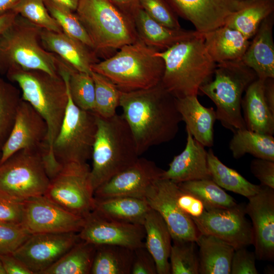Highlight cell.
<instances>
[{
    "label": "cell",
    "instance_id": "680465c9",
    "mask_svg": "<svg viewBox=\"0 0 274 274\" xmlns=\"http://www.w3.org/2000/svg\"><path fill=\"white\" fill-rule=\"evenodd\" d=\"M0 157H1V153H0Z\"/></svg>",
    "mask_w": 274,
    "mask_h": 274
},
{
    "label": "cell",
    "instance_id": "11a10c76",
    "mask_svg": "<svg viewBox=\"0 0 274 274\" xmlns=\"http://www.w3.org/2000/svg\"><path fill=\"white\" fill-rule=\"evenodd\" d=\"M20 0H0V14L11 10Z\"/></svg>",
    "mask_w": 274,
    "mask_h": 274
},
{
    "label": "cell",
    "instance_id": "7a4b0ae2",
    "mask_svg": "<svg viewBox=\"0 0 274 274\" xmlns=\"http://www.w3.org/2000/svg\"><path fill=\"white\" fill-rule=\"evenodd\" d=\"M10 80L19 85L22 100L41 115L48 127L43 162L48 169L56 168L59 163L53 153V145L61 126L68 103L65 82L61 76L40 70L12 68L6 73Z\"/></svg>",
    "mask_w": 274,
    "mask_h": 274
},
{
    "label": "cell",
    "instance_id": "836d02e7",
    "mask_svg": "<svg viewBox=\"0 0 274 274\" xmlns=\"http://www.w3.org/2000/svg\"><path fill=\"white\" fill-rule=\"evenodd\" d=\"M134 250L117 245L96 246L91 274H130Z\"/></svg>",
    "mask_w": 274,
    "mask_h": 274
},
{
    "label": "cell",
    "instance_id": "60d3db41",
    "mask_svg": "<svg viewBox=\"0 0 274 274\" xmlns=\"http://www.w3.org/2000/svg\"><path fill=\"white\" fill-rule=\"evenodd\" d=\"M21 100L19 90L0 78V149L12 129Z\"/></svg>",
    "mask_w": 274,
    "mask_h": 274
},
{
    "label": "cell",
    "instance_id": "ee69618b",
    "mask_svg": "<svg viewBox=\"0 0 274 274\" xmlns=\"http://www.w3.org/2000/svg\"><path fill=\"white\" fill-rule=\"evenodd\" d=\"M139 4L157 22L172 29L182 28L177 15L165 0H139Z\"/></svg>",
    "mask_w": 274,
    "mask_h": 274
},
{
    "label": "cell",
    "instance_id": "83f0119b",
    "mask_svg": "<svg viewBox=\"0 0 274 274\" xmlns=\"http://www.w3.org/2000/svg\"><path fill=\"white\" fill-rule=\"evenodd\" d=\"M145 231V247L154 258L157 274H170L169 261L172 237L160 215L150 208L143 223Z\"/></svg>",
    "mask_w": 274,
    "mask_h": 274
},
{
    "label": "cell",
    "instance_id": "816d5d0a",
    "mask_svg": "<svg viewBox=\"0 0 274 274\" xmlns=\"http://www.w3.org/2000/svg\"><path fill=\"white\" fill-rule=\"evenodd\" d=\"M122 11L131 17L140 8L139 0H110Z\"/></svg>",
    "mask_w": 274,
    "mask_h": 274
},
{
    "label": "cell",
    "instance_id": "74e56055",
    "mask_svg": "<svg viewBox=\"0 0 274 274\" xmlns=\"http://www.w3.org/2000/svg\"><path fill=\"white\" fill-rule=\"evenodd\" d=\"M95 88V107L93 112L104 118H111L119 106L121 91L108 79L92 72Z\"/></svg>",
    "mask_w": 274,
    "mask_h": 274
},
{
    "label": "cell",
    "instance_id": "ab89813d",
    "mask_svg": "<svg viewBox=\"0 0 274 274\" xmlns=\"http://www.w3.org/2000/svg\"><path fill=\"white\" fill-rule=\"evenodd\" d=\"M169 260L172 274H199L197 244L192 241H173Z\"/></svg>",
    "mask_w": 274,
    "mask_h": 274
},
{
    "label": "cell",
    "instance_id": "f35d334b",
    "mask_svg": "<svg viewBox=\"0 0 274 274\" xmlns=\"http://www.w3.org/2000/svg\"><path fill=\"white\" fill-rule=\"evenodd\" d=\"M44 3L48 12L56 20L63 32L81 42L94 51L91 40L75 12L52 0H44Z\"/></svg>",
    "mask_w": 274,
    "mask_h": 274
},
{
    "label": "cell",
    "instance_id": "1f68e13d",
    "mask_svg": "<svg viewBox=\"0 0 274 274\" xmlns=\"http://www.w3.org/2000/svg\"><path fill=\"white\" fill-rule=\"evenodd\" d=\"M58 72L74 104L82 110L93 112L95 88L91 74L75 70L59 57Z\"/></svg>",
    "mask_w": 274,
    "mask_h": 274
},
{
    "label": "cell",
    "instance_id": "9c48e42d",
    "mask_svg": "<svg viewBox=\"0 0 274 274\" xmlns=\"http://www.w3.org/2000/svg\"><path fill=\"white\" fill-rule=\"evenodd\" d=\"M42 149H23L0 164V195L24 201L44 194L50 182Z\"/></svg>",
    "mask_w": 274,
    "mask_h": 274
},
{
    "label": "cell",
    "instance_id": "d590c367",
    "mask_svg": "<svg viewBox=\"0 0 274 274\" xmlns=\"http://www.w3.org/2000/svg\"><path fill=\"white\" fill-rule=\"evenodd\" d=\"M96 248L80 239L42 274H89Z\"/></svg>",
    "mask_w": 274,
    "mask_h": 274
},
{
    "label": "cell",
    "instance_id": "484cf974",
    "mask_svg": "<svg viewBox=\"0 0 274 274\" xmlns=\"http://www.w3.org/2000/svg\"><path fill=\"white\" fill-rule=\"evenodd\" d=\"M202 34L206 48L216 64L242 61L250 44L242 33L225 25Z\"/></svg>",
    "mask_w": 274,
    "mask_h": 274
},
{
    "label": "cell",
    "instance_id": "6da1fadb",
    "mask_svg": "<svg viewBox=\"0 0 274 274\" xmlns=\"http://www.w3.org/2000/svg\"><path fill=\"white\" fill-rule=\"evenodd\" d=\"M119 106L139 156L153 146L173 140L182 121L176 98L161 82L148 89L121 92Z\"/></svg>",
    "mask_w": 274,
    "mask_h": 274
},
{
    "label": "cell",
    "instance_id": "f5cc1de1",
    "mask_svg": "<svg viewBox=\"0 0 274 274\" xmlns=\"http://www.w3.org/2000/svg\"><path fill=\"white\" fill-rule=\"evenodd\" d=\"M264 94L268 107L274 113V78H269L265 79Z\"/></svg>",
    "mask_w": 274,
    "mask_h": 274
},
{
    "label": "cell",
    "instance_id": "f1b7e54d",
    "mask_svg": "<svg viewBox=\"0 0 274 274\" xmlns=\"http://www.w3.org/2000/svg\"><path fill=\"white\" fill-rule=\"evenodd\" d=\"M150 209L145 199L115 196L103 198L94 197L92 211L108 219L143 225Z\"/></svg>",
    "mask_w": 274,
    "mask_h": 274
},
{
    "label": "cell",
    "instance_id": "ac0fdd59",
    "mask_svg": "<svg viewBox=\"0 0 274 274\" xmlns=\"http://www.w3.org/2000/svg\"><path fill=\"white\" fill-rule=\"evenodd\" d=\"M47 134L44 119L21 98L12 129L1 149L0 164L21 150L42 149L44 152Z\"/></svg>",
    "mask_w": 274,
    "mask_h": 274
},
{
    "label": "cell",
    "instance_id": "ffe728a7",
    "mask_svg": "<svg viewBox=\"0 0 274 274\" xmlns=\"http://www.w3.org/2000/svg\"><path fill=\"white\" fill-rule=\"evenodd\" d=\"M176 13L203 33L225 25L246 0H165Z\"/></svg>",
    "mask_w": 274,
    "mask_h": 274
},
{
    "label": "cell",
    "instance_id": "f907efd6",
    "mask_svg": "<svg viewBox=\"0 0 274 274\" xmlns=\"http://www.w3.org/2000/svg\"><path fill=\"white\" fill-rule=\"evenodd\" d=\"M0 259L6 274H33L32 271L13 254L1 255Z\"/></svg>",
    "mask_w": 274,
    "mask_h": 274
},
{
    "label": "cell",
    "instance_id": "9f6ffc18",
    "mask_svg": "<svg viewBox=\"0 0 274 274\" xmlns=\"http://www.w3.org/2000/svg\"><path fill=\"white\" fill-rule=\"evenodd\" d=\"M54 2L62 5L71 10L75 12L79 0H52Z\"/></svg>",
    "mask_w": 274,
    "mask_h": 274
},
{
    "label": "cell",
    "instance_id": "e575fe53",
    "mask_svg": "<svg viewBox=\"0 0 274 274\" xmlns=\"http://www.w3.org/2000/svg\"><path fill=\"white\" fill-rule=\"evenodd\" d=\"M208 165L211 179L222 188L249 198L261 188V184L251 183L236 170L223 163L211 149L208 151Z\"/></svg>",
    "mask_w": 274,
    "mask_h": 274
},
{
    "label": "cell",
    "instance_id": "7c38bea8",
    "mask_svg": "<svg viewBox=\"0 0 274 274\" xmlns=\"http://www.w3.org/2000/svg\"><path fill=\"white\" fill-rule=\"evenodd\" d=\"M246 205L205 211L197 218H191L200 234L214 236L234 249L253 245L251 223L246 217Z\"/></svg>",
    "mask_w": 274,
    "mask_h": 274
},
{
    "label": "cell",
    "instance_id": "b9f144b4",
    "mask_svg": "<svg viewBox=\"0 0 274 274\" xmlns=\"http://www.w3.org/2000/svg\"><path fill=\"white\" fill-rule=\"evenodd\" d=\"M11 11L42 29L63 32L48 12L44 0H20Z\"/></svg>",
    "mask_w": 274,
    "mask_h": 274
},
{
    "label": "cell",
    "instance_id": "e0dca14e",
    "mask_svg": "<svg viewBox=\"0 0 274 274\" xmlns=\"http://www.w3.org/2000/svg\"><path fill=\"white\" fill-rule=\"evenodd\" d=\"M163 172L153 161L139 158L132 165L96 188L94 197L128 196L144 199L148 190L161 179Z\"/></svg>",
    "mask_w": 274,
    "mask_h": 274
},
{
    "label": "cell",
    "instance_id": "8d00e7d4",
    "mask_svg": "<svg viewBox=\"0 0 274 274\" xmlns=\"http://www.w3.org/2000/svg\"><path fill=\"white\" fill-rule=\"evenodd\" d=\"M183 190L197 197L206 211L235 206V200L211 179L189 181L177 184Z\"/></svg>",
    "mask_w": 274,
    "mask_h": 274
},
{
    "label": "cell",
    "instance_id": "8fae6325",
    "mask_svg": "<svg viewBox=\"0 0 274 274\" xmlns=\"http://www.w3.org/2000/svg\"><path fill=\"white\" fill-rule=\"evenodd\" d=\"M87 162L63 165L43 194L66 211L84 218L93 211L94 189Z\"/></svg>",
    "mask_w": 274,
    "mask_h": 274
},
{
    "label": "cell",
    "instance_id": "681fc988",
    "mask_svg": "<svg viewBox=\"0 0 274 274\" xmlns=\"http://www.w3.org/2000/svg\"><path fill=\"white\" fill-rule=\"evenodd\" d=\"M250 169L260 184L274 189V161L255 158L251 162Z\"/></svg>",
    "mask_w": 274,
    "mask_h": 274
},
{
    "label": "cell",
    "instance_id": "d6986e66",
    "mask_svg": "<svg viewBox=\"0 0 274 274\" xmlns=\"http://www.w3.org/2000/svg\"><path fill=\"white\" fill-rule=\"evenodd\" d=\"M248 199L245 210L252 220L256 258L272 261L274 259V189L261 185L258 192Z\"/></svg>",
    "mask_w": 274,
    "mask_h": 274
},
{
    "label": "cell",
    "instance_id": "7402d4cb",
    "mask_svg": "<svg viewBox=\"0 0 274 274\" xmlns=\"http://www.w3.org/2000/svg\"><path fill=\"white\" fill-rule=\"evenodd\" d=\"M43 47L75 70L91 74V65L99 61L95 53L79 41L63 32L42 29Z\"/></svg>",
    "mask_w": 274,
    "mask_h": 274
},
{
    "label": "cell",
    "instance_id": "7bdbcfd3",
    "mask_svg": "<svg viewBox=\"0 0 274 274\" xmlns=\"http://www.w3.org/2000/svg\"><path fill=\"white\" fill-rule=\"evenodd\" d=\"M31 234L21 225L0 222V255L13 254Z\"/></svg>",
    "mask_w": 274,
    "mask_h": 274
},
{
    "label": "cell",
    "instance_id": "5b68a950",
    "mask_svg": "<svg viewBox=\"0 0 274 274\" xmlns=\"http://www.w3.org/2000/svg\"><path fill=\"white\" fill-rule=\"evenodd\" d=\"M155 49L139 39L93 64L91 70L110 80L121 92L148 89L159 84L164 64Z\"/></svg>",
    "mask_w": 274,
    "mask_h": 274
},
{
    "label": "cell",
    "instance_id": "8992f818",
    "mask_svg": "<svg viewBox=\"0 0 274 274\" xmlns=\"http://www.w3.org/2000/svg\"><path fill=\"white\" fill-rule=\"evenodd\" d=\"M75 13L98 57L106 59L139 40L133 18L110 0H79Z\"/></svg>",
    "mask_w": 274,
    "mask_h": 274
},
{
    "label": "cell",
    "instance_id": "277c9868",
    "mask_svg": "<svg viewBox=\"0 0 274 274\" xmlns=\"http://www.w3.org/2000/svg\"><path fill=\"white\" fill-rule=\"evenodd\" d=\"M95 115L97 129L90 169L94 191L139 158L133 136L122 115L116 114L109 118Z\"/></svg>",
    "mask_w": 274,
    "mask_h": 274
},
{
    "label": "cell",
    "instance_id": "30bf717a",
    "mask_svg": "<svg viewBox=\"0 0 274 274\" xmlns=\"http://www.w3.org/2000/svg\"><path fill=\"white\" fill-rule=\"evenodd\" d=\"M67 90V105L53 145V155L62 165L87 162L91 158L97 129L95 114L77 107Z\"/></svg>",
    "mask_w": 274,
    "mask_h": 274
},
{
    "label": "cell",
    "instance_id": "2e32d148",
    "mask_svg": "<svg viewBox=\"0 0 274 274\" xmlns=\"http://www.w3.org/2000/svg\"><path fill=\"white\" fill-rule=\"evenodd\" d=\"M78 232L81 239L94 244L117 245L132 250L145 246L143 225L119 222L104 218L94 211L84 218Z\"/></svg>",
    "mask_w": 274,
    "mask_h": 274
},
{
    "label": "cell",
    "instance_id": "f6af8a7d",
    "mask_svg": "<svg viewBox=\"0 0 274 274\" xmlns=\"http://www.w3.org/2000/svg\"><path fill=\"white\" fill-rule=\"evenodd\" d=\"M254 252L246 247L234 250L231 263L230 274H257Z\"/></svg>",
    "mask_w": 274,
    "mask_h": 274
},
{
    "label": "cell",
    "instance_id": "6f0895ef",
    "mask_svg": "<svg viewBox=\"0 0 274 274\" xmlns=\"http://www.w3.org/2000/svg\"><path fill=\"white\" fill-rule=\"evenodd\" d=\"M0 274H6V272L4 269L3 263L0 259Z\"/></svg>",
    "mask_w": 274,
    "mask_h": 274
},
{
    "label": "cell",
    "instance_id": "d4e9b609",
    "mask_svg": "<svg viewBox=\"0 0 274 274\" xmlns=\"http://www.w3.org/2000/svg\"><path fill=\"white\" fill-rule=\"evenodd\" d=\"M133 20L139 39L157 51H164L201 33L196 30L166 27L152 19L141 7L133 15Z\"/></svg>",
    "mask_w": 274,
    "mask_h": 274
},
{
    "label": "cell",
    "instance_id": "603a6c76",
    "mask_svg": "<svg viewBox=\"0 0 274 274\" xmlns=\"http://www.w3.org/2000/svg\"><path fill=\"white\" fill-rule=\"evenodd\" d=\"M273 24L272 13L261 22L242 59L261 79L274 78Z\"/></svg>",
    "mask_w": 274,
    "mask_h": 274
},
{
    "label": "cell",
    "instance_id": "d6a6232c",
    "mask_svg": "<svg viewBox=\"0 0 274 274\" xmlns=\"http://www.w3.org/2000/svg\"><path fill=\"white\" fill-rule=\"evenodd\" d=\"M273 10L274 0H246L243 6L229 17L225 25L236 29L249 40Z\"/></svg>",
    "mask_w": 274,
    "mask_h": 274
},
{
    "label": "cell",
    "instance_id": "4316f807",
    "mask_svg": "<svg viewBox=\"0 0 274 274\" xmlns=\"http://www.w3.org/2000/svg\"><path fill=\"white\" fill-rule=\"evenodd\" d=\"M265 79L254 80L243 96L241 108L246 127L259 133L274 134V113L268 107L264 94Z\"/></svg>",
    "mask_w": 274,
    "mask_h": 274
},
{
    "label": "cell",
    "instance_id": "4fadbf2b",
    "mask_svg": "<svg viewBox=\"0 0 274 274\" xmlns=\"http://www.w3.org/2000/svg\"><path fill=\"white\" fill-rule=\"evenodd\" d=\"M22 225L31 234L79 232L84 218L61 208L44 195L24 201Z\"/></svg>",
    "mask_w": 274,
    "mask_h": 274
},
{
    "label": "cell",
    "instance_id": "9a60e30c",
    "mask_svg": "<svg viewBox=\"0 0 274 274\" xmlns=\"http://www.w3.org/2000/svg\"><path fill=\"white\" fill-rule=\"evenodd\" d=\"M80 239L78 232L33 233L13 254L33 274H42Z\"/></svg>",
    "mask_w": 274,
    "mask_h": 274
},
{
    "label": "cell",
    "instance_id": "5bb4252c",
    "mask_svg": "<svg viewBox=\"0 0 274 274\" xmlns=\"http://www.w3.org/2000/svg\"><path fill=\"white\" fill-rule=\"evenodd\" d=\"M177 184L159 179L150 187L144 199L166 223L173 241L196 242L200 235L192 219L179 207L175 197Z\"/></svg>",
    "mask_w": 274,
    "mask_h": 274
},
{
    "label": "cell",
    "instance_id": "7dc6e473",
    "mask_svg": "<svg viewBox=\"0 0 274 274\" xmlns=\"http://www.w3.org/2000/svg\"><path fill=\"white\" fill-rule=\"evenodd\" d=\"M175 197L179 207L191 218L200 216L206 211L200 200L193 194L181 189L177 184L175 188Z\"/></svg>",
    "mask_w": 274,
    "mask_h": 274
},
{
    "label": "cell",
    "instance_id": "db71d44e",
    "mask_svg": "<svg viewBox=\"0 0 274 274\" xmlns=\"http://www.w3.org/2000/svg\"><path fill=\"white\" fill-rule=\"evenodd\" d=\"M17 15L11 10L0 14V35L13 23Z\"/></svg>",
    "mask_w": 274,
    "mask_h": 274
},
{
    "label": "cell",
    "instance_id": "3957f363",
    "mask_svg": "<svg viewBox=\"0 0 274 274\" xmlns=\"http://www.w3.org/2000/svg\"><path fill=\"white\" fill-rule=\"evenodd\" d=\"M155 54L164 64L161 84L176 98L197 96L200 87L212 78L216 66L206 48L202 33Z\"/></svg>",
    "mask_w": 274,
    "mask_h": 274
},
{
    "label": "cell",
    "instance_id": "cb8c5ba5",
    "mask_svg": "<svg viewBox=\"0 0 274 274\" xmlns=\"http://www.w3.org/2000/svg\"><path fill=\"white\" fill-rule=\"evenodd\" d=\"M176 105L182 121L197 142L205 147L214 145V126L217 119L215 110L206 107L198 100L197 95L176 98Z\"/></svg>",
    "mask_w": 274,
    "mask_h": 274
},
{
    "label": "cell",
    "instance_id": "4dcf8cb0",
    "mask_svg": "<svg viewBox=\"0 0 274 274\" xmlns=\"http://www.w3.org/2000/svg\"><path fill=\"white\" fill-rule=\"evenodd\" d=\"M229 149L235 159L246 154L256 158L274 161V138L272 135L253 131L246 128L233 132Z\"/></svg>",
    "mask_w": 274,
    "mask_h": 274
},
{
    "label": "cell",
    "instance_id": "ba28073f",
    "mask_svg": "<svg viewBox=\"0 0 274 274\" xmlns=\"http://www.w3.org/2000/svg\"><path fill=\"white\" fill-rule=\"evenodd\" d=\"M212 78L199 89L214 103L217 119L233 133L245 128L242 112L243 95L258 78L255 73L242 61L216 64Z\"/></svg>",
    "mask_w": 274,
    "mask_h": 274
},
{
    "label": "cell",
    "instance_id": "44dd1931",
    "mask_svg": "<svg viewBox=\"0 0 274 274\" xmlns=\"http://www.w3.org/2000/svg\"><path fill=\"white\" fill-rule=\"evenodd\" d=\"M186 144L183 151L174 156L168 168L161 175V179L176 184L204 179H211L208 165V151L205 147L195 140L186 129Z\"/></svg>",
    "mask_w": 274,
    "mask_h": 274
},
{
    "label": "cell",
    "instance_id": "c3c4849f",
    "mask_svg": "<svg viewBox=\"0 0 274 274\" xmlns=\"http://www.w3.org/2000/svg\"><path fill=\"white\" fill-rule=\"evenodd\" d=\"M131 274H157L155 261L145 246L134 250Z\"/></svg>",
    "mask_w": 274,
    "mask_h": 274
},
{
    "label": "cell",
    "instance_id": "bcb514c9",
    "mask_svg": "<svg viewBox=\"0 0 274 274\" xmlns=\"http://www.w3.org/2000/svg\"><path fill=\"white\" fill-rule=\"evenodd\" d=\"M24 214V201L0 195V222L22 225Z\"/></svg>",
    "mask_w": 274,
    "mask_h": 274
},
{
    "label": "cell",
    "instance_id": "52a82bcc",
    "mask_svg": "<svg viewBox=\"0 0 274 274\" xmlns=\"http://www.w3.org/2000/svg\"><path fill=\"white\" fill-rule=\"evenodd\" d=\"M42 28L20 15L0 35V73L12 68L40 70L58 75V57L47 51Z\"/></svg>",
    "mask_w": 274,
    "mask_h": 274
},
{
    "label": "cell",
    "instance_id": "f546056e",
    "mask_svg": "<svg viewBox=\"0 0 274 274\" xmlns=\"http://www.w3.org/2000/svg\"><path fill=\"white\" fill-rule=\"evenodd\" d=\"M199 274H230L234 248L211 235L200 234L197 241Z\"/></svg>",
    "mask_w": 274,
    "mask_h": 274
}]
</instances>
